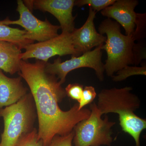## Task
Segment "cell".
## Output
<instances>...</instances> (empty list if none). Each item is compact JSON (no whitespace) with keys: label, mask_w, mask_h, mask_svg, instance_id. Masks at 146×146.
<instances>
[{"label":"cell","mask_w":146,"mask_h":146,"mask_svg":"<svg viewBox=\"0 0 146 146\" xmlns=\"http://www.w3.org/2000/svg\"><path fill=\"white\" fill-rule=\"evenodd\" d=\"M115 1L116 0H77L75 1L74 6L81 7L87 5L94 11L98 12L112 5Z\"/></svg>","instance_id":"2e32d148"},{"label":"cell","mask_w":146,"mask_h":146,"mask_svg":"<svg viewBox=\"0 0 146 146\" xmlns=\"http://www.w3.org/2000/svg\"><path fill=\"white\" fill-rule=\"evenodd\" d=\"M16 146H43V144L38 136V131L34 128L31 132L21 138Z\"/></svg>","instance_id":"e0dca14e"},{"label":"cell","mask_w":146,"mask_h":146,"mask_svg":"<svg viewBox=\"0 0 146 146\" xmlns=\"http://www.w3.org/2000/svg\"><path fill=\"white\" fill-rule=\"evenodd\" d=\"M103 45L80 56H72L71 59L64 62H62L59 57L53 63L47 62L45 64V70L50 74L56 77L60 84H62L65 82L67 75L71 71L80 68H90L95 71L100 81H103L105 72L104 64L102 61L101 47Z\"/></svg>","instance_id":"8992f818"},{"label":"cell","mask_w":146,"mask_h":146,"mask_svg":"<svg viewBox=\"0 0 146 146\" xmlns=\"http://www.w3.org/2000/svg\"><path fill=\"white\" fill-rule=\"evenodd\" d=\"M96 96V92L94 87L85 86L83 89L81 99L78 103L79 110L82 109L86 105L92 102Z\"/></svg>","instance_id":"ac0fdd59"},{"label":"cell","mask_w":146,"mask_h":146,"mask_svg":"<svg viewBox=\"0 0 146 146\" xmlns=\"http://www.w3.org/2000/svg\"><path fill=\"white\" fill-rule=\"evenodd\" d=\"M45 62L31 63L21 60L18 74L28 85L34 100L38 118L39 138L47 146L56 135L70 133L79 122L89 117L91 110H79L76 103L68 111L60 109L58 103L66 96L65 89L55 76L45 70Z\"/></svg>","instance_id":"6da1fadb"},{"label":"cell","mask_w":146,"mask_h":146,"mask_svg":"<svg viewBox=\"0 0 146 146\" xmlns=\"http://www.w3.org/2000/svg\"><path fill=\"white\" fill-rule=\"evenodd\" d=\"M37 117L33 98L28 93L14 104L0 110L4 130L0 146H16L18 141L31 132Z\"/></svg>","instance_id":"277c9868"},{"label":"cell","mask_w":146,"mask_h":146,"mask_svg":"<svg viewBox=\"0 0 146 146\" xmlns=\"http://www.w3.org/2000/svg\"><path fill=\"white\" fill-rule=\"evenodd\" d=\"M132 90L130 86L102 90L98 95L97 106L102 115L118 114L122 130L133 138L135 146H140V137L146 128V120L134 113L140 108L141 101L131 92Z\"/></svg>","instance_id":"7a4b0ae2"},{"label":"cell","mask_w":146,"mask_h":146,"mask_svg":"<svg viewBox=\"0 0 146 146\" xmlns=\"http://www.w3.org/2000/svg\"><path fill=\"white\" fill-rule=\"evenodd\" d=\"M135 43L133 47V53L134 65L137 66L141 63L142 60L146 59V44L140 40Z\"/></svg>","instance_id":"ffe728a7"},{"label":"cell","mask_w":146,"mask_h":146,"mask_svg":"<svg viewBox=\"0 0 146 146\" xmlns=\"http://www.w3.org/2000/svg\"><path fill=\"white\" fill-rule=\"evenodd\" d=\"M74 136V130L65 136L56 135L54 136L50 143L47 146H72Z\"/></svg>","instance_id":"44dd1931"},{"label":"cell","mask_w":146,"mask_h":146,"mask_svg":"<svg viewBox=\"0 0 146 146\" xmlns=\"http://www.w3.org/2000/svg\"><path fill=\"white\" fill-rule=\"evenodd\" d=\"M21 76L10 78L0 70V110L16 103L28 94Z\"/></svg>","instance_id":"7c38bea8"},{"label":"cell","mask_w":146,"mask_h":146,"mask_svg":"<svg viewBox=\"0 0 146 146\" xmlns=\"http://www.w3.org/2000/svg\"><path fill=\"white\" fill-rule=\"evenodd\" d=\"M16 10L20 15L19 19L11 21L6 18L1 23L4 25H18L23 27L28 33L33 41L38 42H44L58 35V31L60 29L58 25H52L47 20L43 21L39 20L34 16L31 11L22 0L17 1Z\"/></svg>","instance_id":"ba28073f"},{"label":"cell","mask_w":146,"mask_h":146,"mask_svg":"<svg viewBox=\"0 0 146 146\" xmlns=\"http://www.w3.org/2000/svg\"><path fill=\"white\" fill-rule=\"evenodd\" d=\"M138 3L137 0H117L101 13L108 18L114 19L124 29L125 35H130L136 28L138 13L134 9Z\"/></svg>","instance_id":"8fae6325"},{"label":"cell","mask_w":146,"mask_h":146,"mask_svg":"<svg viewBox=\"0 0 146 146\" xmlns=\"http://www.w3.org/2000/svg\"><path fill=\"white\" fill-rule=\"evenodd\" d=\"M21 49L12 43L0 42V70L13 75L20 71Z\"/></svg>","instance_id":"4fadbf2b"},{"label":"cell","mask_w":146,"mask_h":146,"mask_svg":"<svg viewBox=\"0 0 146 146\" xmlns=\"http://www.w3.org/2000/svg\"><path fill=\"white\" fill-rule=\"evenodd\" d=\"M27 7L48 12L54 16L60 23L62 33H72L74 30V20L73 16L74 0H31L24 1Z\"/></svg>","instance_id":"9c48e42d"},{"label":"cell","mask_w":146,"mask_h":146,"mask_svg":"<svg viewBox=\"0 0 146 146\" xmlns=\"http://www.w3.org/2000/svg\"><path fill=\"white\" fill-rule=\"evenodd\" d=\"M83 86L78 83L70 84L65 89L66 96L79 102L82 96Z\"/></svg>","instance_id":"d6986e66"},{"label":"cell","mask_w":146,"mask_h":146,"mask_svg":"<svg viewBox=\"0 0 146 146\" xmlns=\"http://www.w3.org/2000/svg\"><path fill=\"white\" fill-rule=\"evenodd\" d=\"M0 42L12 43L21 49L34 43L26 31L11 27L4 25L0 21Z\"/></svg>","instance_id":"5bb4252c"},{"label":"cell","mask_w":146,"mask_h":146,"mask_svg":"<svg viewBox=\"0 0 146 146\" xmlns=\"http://www.w3.org/2000/svg\"><path fill=\"white\" fill-rule=\"evenodd\" d=\"M24 49L25 50L21 53V59L26 61L30 58H35L47 63L49 58L56 55H81L73 45L72 33H62L56 37L44 42L30 44Z\"/></svg>","instance_id":"52a82bcc"},{"label":"cell","mask_w":146,"mask_h":146,"mask_svg":"<svg viewBox=\"0 0 146 146\" xmlns=\"http://www.w3.org/2000/svg\"><path fill=\"white\" fill-rule=\"evenodd\" d=\"M98 30L100 34L106 35L105 44L102 46L101 49L107 53L104 70L108 77H112L114 73L126 66L134 65L133 49L135 41L144 38L145 33L136 27L131 35H124L119 24L108 18L102 22Z\"/></svg>","instance_id":"3957f363"},{"label":"cell","mask_w":146,"mask_h":146,"mask_svg":"<svg viewBox=\"0 0 146 146\" xmlns=\"http://www.w3.org/2000/svg\"><path fill=\"white\" fill-rule=\"evenodd\" d=\"M89 117L79 122L74 129V146H111L113 141L112 128L116 123L102 115L95 103L91 104Z\"/></svg>","instance_id":"5b68a950"},{"label":"cell","mask_w":146,"mask_h":146,"mask_svg":"<svg viewBox=\"0 0 146 146\" xmlns=\"http://www.w3.org/2000/svg\"><path fill=\"white\" fill-rule=\"evenodd\" d=\"M146 66H126L117 72V75L113 76L112 80L115 82L123 81L129 77L134 75L146 76Z\"/></svg>","instance_id":"9a60e30c"},{"label":"cell","mask_w":146,"mask_h":146,"mask_svg":"<svg viewBox=\"0 0 146 146\" xmlns=\"http://www.w3.org/2000/svg\"><path fill=\"white\" fill-rule=\"evenodd\" d=\"M96 12L89 7V16L85 23L79 29H75L72 33L75 48L80 54L90 51L94 47L104 44L106 37L97 32L94 20Z\"/></svg>","instance_id":"30bf717a"}]
</instances>
